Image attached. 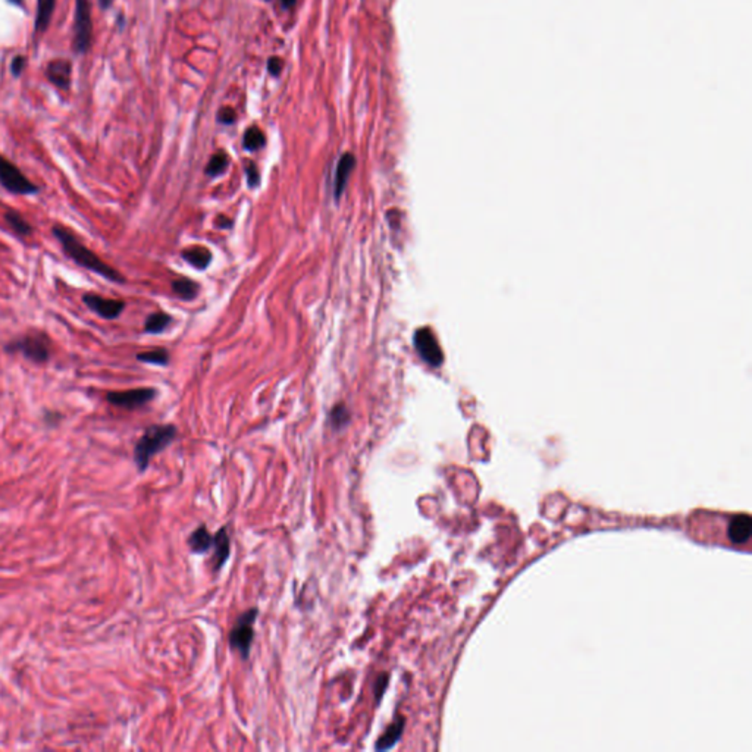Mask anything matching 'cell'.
I'll return each mask as SVG.
<instances>
[{
	"mask_svg": "<svg viewBox=\"0 0 752 752\" xmlns=\"http://www.w3.org/2000/svg\"><path fill=\"white\" fill-rule=\"evenodd\" d=\"M52 234L56 238V242L59 243L66 258L73 261L80 268L87 269L96 273V275H99L100 278L115 282V284L125 282V278L121 272H118L115 268L108 265L105 261H101L93 250H90L84 243H81L73 234V231H70L66 227L61 224H55L52 228Z\"/></svg>",
	"mask_w": 752,
	"mask_h": 752,
	"instance_id": "obj_1",
	"label": "cell"
},
{
	"mask_svg": "<svg viewBox=\"0 0 752 752\" xmlns=\"http://www.w3.org/2000/svg\"><path fill=\"white\" fill-rule=\"evenodd\" d=\"M177 437V428L174 425H153L144 431L142 438L137 441L134 449V461L140 472H144L150 460L158 453L163 451Z\"/></svg>",
	"mask_w": 752,
	"mask_h": 752,
	"instance_id": "obj_2",
	"label": "cell"
},
{
	"mask_svg": "<svg viewBox=\"0 0 752 752\" xmlns=\"http://www.w3.org/2000/svg\"><path fill=\"white\" fill-rule=\"evenodd\" d=\"M5 351L8 354H21L31 363L46 365L52 357V343L47 334L34 331L9 341L5 344Z\"/></svg>",
	"mask_w": 752,
	"mask_h": 752,
	"instance_id": "obj_3",
	"label": "cell"
},
{
	"mask_svg": "<svg viewBox=\"0 0 752 752\" xmlns=\"http://www.w3.org/2000/svg\"><path fill=\"white\" fill-rule=\"evenodd\" d=\"M0 185L13 196H36L40 188L9 159L0 155Z\"/></svg>",
	"mask_w": 752,
	"mask_h": 752,
	"instance_id": "obj_4",
	"label": "cell"
},
{
	"mask_svg": "<svg viewBox=\"0 0 752 752\" xmlns=\"http://www.w3.org/2000/svg\"><path fill=\"white\" fill-rule=\"evenodd\" d=\"M93 21L90 0H77L75 25H74V50L82 55L92 46Z\"/></svg>",
	"mask_w": 752,
	"mask_h": 752,
	"instance_id": "obj_5",
	"label": "cell"
},
{
	"mask_svg": "<svg viewBox=\"0 0 752 752\" xmlns=\"http://www.w3.org/2000/svg\"><path fill=\"white\" fill-rule=\"evenodd\" d=\"M256 618H258V610L256 608L249 610L247 613L243 614V616L238 618L237 625L232 627L231 634H230L231 648L237 649V651L240 653L244 658H247L250 654L251 642L254 638L253 626H254Z\"/></svg>",
	"mask_w": 752,
	"mask_h": 752,
	"instance_id": "obj_6",
	"label": "cell"
},
{
	"mask_svg": "<svg viewBox=\"0 0 752 752\" xmlns=\"http://www.w3.org/2000/svg\"><path fill=\"white\" fill-rule=\"evenodd\" d=\"M155 388H134L125 391H111L106 394V401L115 407L135 410L146 406L156 397Z\"/></svg>",
	"mask_w": 752,
	"mask_h": 752,
	"instance_id": "obj_7",
	"label": "cell"
},
{
	"mask_svg": "<svg viewBox=\"0 0 752 752\" xmlns=\"http://www.w3.org/2000/svg\"><path fill=\"white\" fill-rule=\"evenodd\" d=\"M81 300L89 311L106 320L118 319L125 309V303L123 300L101 297L94 293H85Z\"/></svg>",
	"mask_w": 752,
	"mask_h": 752,
	"instance_id": "obj_8",
	"label": "cell"
},
{
	"mask_svg": "<svg viewBox=\"0 0 752 752\" xmlns=\"http://www.w3.org/2000/svg\"><path fill=\"white\" fill-rule=\"evenodd\" d=\"M415 344L425 362H428L432 366H438L442 362V353L431 330H419L415 335Z\"/></svg>",
	"mask_w": 752,
	"mask_h": 752,
	"instance_id": "obj_9",
	"label": "cell"
},
{
	"mask_svg": "<svg viewBox=\"0 0 752 752\" xmlns=\"http://www.w3.org/2000/svg\"><path fill=\"white\" fill-rule=\"evenodd\" d=\"M47 80L56 85L61 90H68L71 87V75H73V63L66 59H55L47 63L46 68Z\"/></svg>",
	"mask_w": 752,
	"mask_h": 752,
	"instance_id": "obj_10",
	"label": "cell"
},
{
	"mask_svg": "<svg viewBox=\"0 0 752 752\" xmlns=\"http://www.w3.org/2000/svg\"><path fill=\"white\" fill-rule=\"evenodd\" d=\"M354 165H356V159L351 153H346V155L341 156V159L338 161V165L335 169V178H334V196L337 200L343 196L347 187V181L351 175V170L354 169Z\"/></svg>",
	"mask_w": 752,
	"mask_h": 752,
	"instance_id": "obj_11",
	"label": "cell"
},
{
	"mask_svg": "<svg viewBox=\"0 0 752 752\" xmlns=\"http://www.w3.org/2000/svg\"><path fill=\"white\" fill-rule=\"evenodd\" d=\"M752 534V519L748 515H737L733 516L729 527H727V537L732 544L739 545L745 544Z\"/></svg>",
	"mask_w": 752,
	"mask_h": 752,
	"instance_id": "obj_12",
	"label": "cell"
},
{
	"mask_svg": "<svg viewBox=\"0 0 752 752\" xmlns=\"http://www.w3.org/2000/svg\"><path fill=\"white\" fill-rule=\"evenodd\" d=\"M404 726H406V719H404V717L399 715L397 719L387 727V730L384 732L382 737L378 739V742H376L375 749L376 751H388L391 748H394V745H397V742L403 737Z\"/></svg>",
	"mask_w": 752,
	"mask_h": 752,
	"instance_id": "obj_13",
	"label": "cell"
},
{
	"mask_svg": "<svg viewBox=\"0 0 752 752\" xmlns=\"http://www.w3.org/2000/svg\"><path fill=\"white\" fill-rule=\"evenodd\" d=\"M213 545H215V554H213V568L215 570H219L227 563L230 557V538L227 534V529L222 527L220 531L213 537Z\"/></svg>",
	"mask_w": 752,
	"mask_h": 752,
	"instance_id": "obj_14",
	"label": "cell"
},
{
	"mask_svg": "<svg viewBox=\"0 0 752 752\" xmlns=\"http://www.w3.org/2000/svg\"><path fill=\"white\" fill-rule=\"evenodd\" d=\"M56 0H37V15L36 23H34V31L37 34H43L52 21V16L55 12Z\"/></svg>",
	"mask_w": 752,
	"mask_h": 752,
	"instance_id": "obj_15",
	"label": "cell"
},
{
	"mask_svg": "<svg viewBox=\"0 0 752 752\" xmlns=\"http://www.w3.org/2000/svg\"><path fill=\"white\" fill-rule=\"evenodd\" d=\"M4 219L6 222V225L9 227V230L20 235V237H30L34 234V228L32 225L30 224V222L20 213L16 212L13 209H8L5 213H4Z\"/></svg>",
	"mask_w": 752,
	"mask_h": 752,
	"instance_id": "obj_16",
	"label": "cell"
},
{
	"mask_svg": "<svg viewBox=\"0 0 752 752\" xmlns=\"http://www.w3.org/2000/svg\"><path fill=\"white\" fill-rule=\"evenodd\" d=\"M188 545L193 553L203 554L208 553L213 545V537L209 534L206 526H200L197 531H194L190 538H188Z\"/></svg>",
	"mask_w": 752,
	"mask_h": 752,
	"instance_id": "obj_17",
	"label": "cell"
},
{
	"mask_svg": "<svg viewBox=\"0 0 752 752\" xmlns=\"http://www.w3.org/2000/svg\"><path fill=\"white\" fill-rule=\"evenodd\" d=\"M182 258L197 269H206L212 261V254L204 247H192L182 251Z\"/></svg>",
	"mask_w": 752,
	"mask_h": 752,
	"instance_id": "obj_18",
	"label": "cell"
},
{
	"mask_svg": "<svg viewBox=\"0 0 752 752\" xmlns=\"http://www.w3.org/2000/svg\"><path fill=\"white\" fill-rule=\"evenodd\" d=\"M170 323V316L165 312H155L151 313L147 319H146V323H144V332L147 334H161L163 332L168 325Z\"/></svg>",
	"mask_w": 752,
	"mask_h": 752,
	"instance_id": "obj_19",
	"label": "cell"
},
{
	"mask_svg": "<svg viewBox=\"0 0 752 752\" xmlns=\"http://www.w3.org/2000/svg\"><path fill=\"white\" fill-rule=\"evenodd\" d=\"M137 361L147 365L155 366H166L169 362V354L165 349H155L149 351H142L137 354Z\"/></svg>",
	"mask_w": 752,
	"mask_h": 752,
	"instance_id": "obj_20",
	"label": "cell"
},
{
	"mask_svg": "<svg viewBox=\"0 0 752 752\" xmlns=\"http://www.w3.org/2000/svg\"><path fill=\"white\" fill-rule=\"evenodd\" d=\"M173 289H174V293L178 297H181L182 300L188 301V300H193L197 296L199 287L192 280L181 278V280H177V281L173 282Z\"/></svg>",
	"mask_w": 752,
	"mask_h": 752,
	"instance_id": "obj_21",
	"label": "cell"
},
{
	"mask_svg": "<svg viewBox=\"0 0 752 752\" xmlns=\"http://www.w3.org/2000/svg\"><path fill=\"white\" fill-rule=\"evenodd\" d=\"M243 144L250 151L259 150V149H262L265 146V135L258 127H251L244 134Z\"/></svg>",
	"mask_w": 752,
	"mask_h": 752,
	"instance_id": "obj_22",
	"label": "cell"
},
{
	"mask_svg": "<svg viewBox=\"0 0 752 752\" xmlns=\"http://www.w3.org/2000/svg\"><path fill=\"white\" fill-rule=\"evenodd\" d=\"M228 163H230V159L227 156V153L219 151L209 161V165L206 168V174L211 177H218L220 174H224L225 169L228 168Z\"/></svg>",
	"mask_w": 752,
	"mask_h": 752,
	"instance_id": "obj_23",
	"label": "cell"
},
{
	"mask_svg": "<svg viewBox=\"0 0 752 752\" xmlns=\"http://www.w3.org/2000/svg\"><path fill=\"white\" fill-rule=\"evenodd\" d=\"M330 419H331V423H332V426L335 430L344 428V426L349 423V419H350V413H349L347 407L344 404H337L332 408Z\"/></svg>",
	"mask_w": 752,
	"mask_h": 752,
	"instance_id": "obj_24",
	"label": "cell"
},
{
	"mask_svg": "<svg viewBox=\"0 0 752 752\" xmlns=\"http://www.w3.org/2000/svg\"><path fill=\"white\" fill-rule=\"evenodd\" d=\"M388 687V675H381L378 677V680H376L375 683V695H376V703H380L381 698L384 696V692Z\"/></svg>",
	"mask_w": 752,
	"mask_h": 752,
	"instance_id": "obj_25",
	"label": "cell"
},
{
	"mask_svg": "<svg viewBox=\"0 0 752 752\" xmlns=\"http://www.w3.org/2000/svg\"><path fill=\"white\" fill-rule=\"evenodd\" d=\"M25 63H27V59L24 56H15L12 63H11V73L13 77L18 78L23 73H24V68H25Z\"/></svg>",
	"mask_w": 752,
	"mask_h": 752,
	"instance_id": "obj_26",
	"label": "cell"
},
{
	"mask_svg": "<svg viewBox=\"0 0 752 752\" xmlns=\"http://www.w3.org/2000/svg\"><path fill=\"white\" fill-rule=\"evenodd\" d=\"M246 173H247V178H249V184L250 187H256L259 184L261 181V175H259V169L258 166H256L254 163H249L247 168H246Z\"/></svg>",
	"mask_w": 752,
	"mask_h": 752,
	"instance_id": "obj_27",
	"label": "cell"
},
{
	"mask_svg": "<svg viewBox=\"0 0 752 752\" xmlns=\"http://www.w3.org/2000/svg\"><path fill=\"white\" fill-rule=\"evenodd\" d=\"M218 119H219V123L230 125L235 121V112L231 108H222L218 113Z\"/></svg>",
	"mask_w": 752,
	"mask_h": 752,
	"instance_id": "obj_28",
	"label": "cell"
},
{
	"mask_svg": "<svg viewBox=\"0 0 752 752\" xmlns=\"http://www.w3.org/2000/svg\"><path fill=\"white\" fill-rule=\"evenodd\" d=\"M268 70L272 75H280L282 71V61L280 58H272L268 62Z\"/></svg>",
	"mask_w": 752,
	"mask_h": 752,
	"instance_id": "obj_29",
	"label": "cell"
},
{
	"mask_svg": "<svg viewBox=\"0 0 752 752\" xmlns=\"http://www.w3.org/2000/svg\"><path fill=\"white\" fill-rule=\"evenodd\" d=\"M231 224H232V222H231L228 218H225V216H220L219 220H218V225H219L220 228H230Z\"/></svg>",
	"mask_w": 752,
	"mask_h": 752,
	"instance_id": "obj_30",
	"label": "cell"
},
{
	"mask_svg": "<svg viewBox=\"0 0 752 752\" xmlns=\"http://www.w3.org/2000/svg\"><path fill=\"white\" fill-rule=\"evenodd\" d=\"M281 2H282V6L288 8V9L293 8L296 5V0H281Z\"/></svg>",
	"mask_w": 752,
	"mask_h": 752,
	"instance_id": "obj_31",
	"label": "cell"
},
{
	"mask_svg": "<svg viewBox=\"0 0 752 752\" xmlns=\"http://www.w3.org/2000/svg\"><path fill=\"white\" fill-rule=\"evenodd\" d=\"M8 2L15 5V6H20V8L24 6V0H8Z\"/></svg>",
	"mask_w": 752,
	"mask_h": 752,
	"instance_id": "obj_32",
	"label": "cell"
}]
</instances>
